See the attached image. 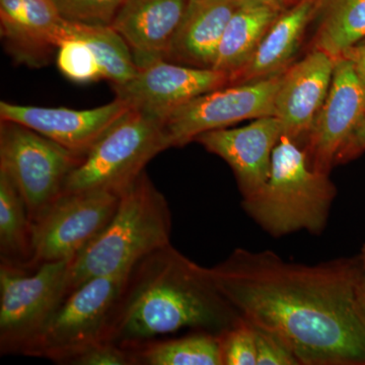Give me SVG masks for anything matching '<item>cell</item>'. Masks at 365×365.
Returning <instances> with one entry per match:
<instances>
[{
	"label": "cell",
	"instance_id": "6da1fadb",
	"mask_svg": "<svg viewBox=\"0 0 365 365\" xmlns=\"http://www.w3.org/2000/svg\"><path fill=\"white\" fill-rule=\"evenodd\" d=\"M210 269L240 316L284 341L302 365H365L359 257L317 265L235 249Z\"/></svg>",
	"mask_w": 365,
	"mask_h": 365
},
{
	"label": "cell",
	"instance_id": "7a4b0ae2",
	"mask_svg": "<svg viewBox=\"0 0 365 365\" xmlns=\"http://www.w3.org/2000/svg\"><path fill=\"white\" fill-rule=\"evenodd\" d=\"M241 318L210 269L168 244L129 271L108 341L128 347L182 329L220 335Z\"/></svg>",
	"mask_w": 365,
	"mask_h": 365
},
{
	"label": "cell",
	"instance_id": "3957f363",
	"mask_svg": "<svg viewBox=\"0 0 365 365\" xmlns=\"http://www.w3.org/2000/svg\"><path fill=\"white\" fill-rule=\"evenodd\" d=\"M170 230L169 203L144 170L121 192L116 212L104 230L71 259L66 295L91 278L128 271L170 244Z\"/></svg>",
	"mask_w": 365,
	"mask_h": 365
},
{
	"label": "cell",
	"instance_id": "277c9868",
	"mask_svg": "<svg viewBox=\"0 0 365 365\" xmlns=\"http://www.w3.org/2000/svg\"><path fill=\"white\" fill-rule=\"evenodd\" d=\"M337 189L330 175L309 167L304 148L281 136L273 151L267 182L254 195L242 199L247 215L272 237L325 230Z\"/></svg>",
	"mask_w": 365,
	"mask_h": 365
},
{
	"label": "cell",
	"instance_id": "5b68a950",
	"mask_svg": "<svg viewBox=\"0 0 365 365\" xmlns=\"http://www.w3.org/2000/svg\"><path fill=\"white\" fill-rule=\"evenodd\" d=\"M169 150L163 119L129 109L86 153L67 178L62 194L121 193L155 155Z\"/></svg>",
	"mask_w": 365,
	"mask_h": 365
},
{
	"label": "cell",
	"instance_id": "8992f818",
	"mask_svg": "<svg viewBox=\"0 0 365 365\" xmlns=\"http://www.w3.org/2000/svg\"><path fill=\"white\" fill-rule=\"evenodd\" d=\"M71 260L26 269L0 264V353L28 356L66 295Z\"/></svg>",
	"mask_w": 365,
	"mask_h": 365
},
{
	"label": "cell",
	"instance_id": "52a82bcc",
	"mask_svg": "<svg viewBox=\"0 0 365 365\" xmlns=\"http://www.w3.org/2000/svg\"><path fill=\"white\" fill-rule=\"evenodd\" d=\"M129 271L91 278L71 290L28 356L68 365L88 348L109 342L110 328Z\"/></svg>",
	"mask_w": 365,
	"mask_h": 365
},
{
	"label": "cell",
	"instance_id": "ba28073f",
	"mask_svg": "<svg viewBox=\"0 0 365 365\" xmlns=\"http://www.w3.org/2000/svg\"><path fill=\"white\" fill-rule=\"evenodd\" d=\"M83 157L16 122L0 123V170L16 185L33 225L63 192Z\"/></svg>",
	"mask_w": 365,
	"mask_h": 365
},
{
	"label": "cell",
	"instance_id": "9c48e42d",
	"mask_svg": "<svg viewBox=\"0 0 365 365\" xmlns=\"http://www.w3.org/2000/svg\"><path fill=\"white\" fill-rule=\"evenodd\" d=\"M283 72L216 88L173 110L163 119L169 148H182L205 132L228 128L246 120L274 116Z\"/></svg>",
	"mask_w": 365,
	"mask_h": 365
},
{
	"label": "cell",
	"instance_id": "30bf717a",
	"mask_svg": "<svg viewBox=\"0 0 365 365\" xmlns=\"http://www.w3.org/2000/svg\"><path fill=\"white\" fill-rule=\"evenodd\" d=\"M120 195L111 191L62 194L33 225L31 269L74 258L111 220Z\"/></svg>",
	"mask_w": 365,
	"mask_h": 365
},
{
	"label": "cell",
	"instance_id": "8fae6325",
	"mask_svg": "<svg viewBox=\"0 0 365 365\" xmlns=\"http://www.w3.org/2000/svg\"><path fill=\"white\" fill-rule=\"evenodd\" d=\"M228 85L232 78L225 72L158 60L113 90L130 109L163 119L192 98Z\"/></svg>",
	"mask_w": 365,
	"mask_h": 365
},
{
	"label": "cell",
	"instance_id": "7c38bea8",
	"mask_svg": "<svg viewBox=\"0 0 365 365\" xmlns=\"http://www.w3.org/2000/svg\"><path fill=\"white\" fill-rule=\"evenodd\" d=\"M365 116V86L346 57L336 59L332 83L304 141L312 169L330 175L341 148Z\"/></svg>",
	"mask_w": 365,
	"mask_h": 365
},
{
	"label": "cell",
	"instance_id": "4fadbf2b",
	"mask_svg": "<svg viewBox=\"0 0 365 365\" xmlns=\"http://www.w3.org/2000/svg\"><path fill=\"white\" fill-rule=\"evenodd\" d=\"M282 136L275 116L259 118L245 126L205 132L195 139L209 153L222 158L237 179L242 199L267 182L274 148Z\"/></svg>",
	"mask_w": 365,
	"mask_h": 365
},
{
	"label": "cell",
	"instance_id": "5bb4252c",
	"mask_svg": "<svg viewBox=\"0 0 365 365\" xmlns=\"http://www.w3.org/2000/svg\"><path fill=\"white\" fill-rule=\"evenodd\" d=\"M130 108L120 98L90 110L37 107L0 102V119L33 129L85 157L110 126Z\"/></svg>",
	"mask_w": 365,
	"mask_h": 365
},
{
	"label": "cell",
	"instance_id": "9a60e30c",
	"mask_svg": "<svg viewBox=\"0 0 365 365\" xmlns=\"http://www.w3.org/2000/svg\"><path fill=\"white\" fill-rule=\"evenodd\" d=\"M336 59L313 49L283 72L274 106L282 135L304 146L332 83Z\"/></svg>",
	"mask_w": 365,
	"mask_h": 365
},
{
	"label": "cell",
	"instance_id": "2e32d148",
	"mask_svg": "<svg viewBox=\"0 0 365 365\" xmlns=\"http://www.w3.org/2000/svg\"><path fill=\"white\" fill-rule=\"evenodd\" d=\"M66 26L52 0H0L2 40L20 63L45 66L66 39Z\"/></svg>",
	"mask_w": 365,
	"mask_h": 365
},
{
	"label": "cell",
	"instance_id": "e0dca14e",
	"mask_svg": "<svg viewBox=\"0 0 365 365\" xmlns=\"http://www.w3.org/2000/svg\"><path fill=\"white\" fill-rule=\"evenodd\" d=\"M188 0H125L112 26L130 48L137 66L167 60Z\"/></svg>",
	"mask_w": 365,
	"mask_h": 365
},
{
	"label": "cell",
	"instance_id": "ac0fdd59",
	"mask_svg": "<svg viewBox=\"0 0 365 365\" xmlns=\"http://www.w3.org/2000/svg\"><path fill=\"white\" fill-rule=\"evenodd\" d=\"M239 4L235 0H188L168 61L212 68L223 33Z\"/></svg>",
	"mask_w": 365,
	"mask_h": 365
},
{
	"label": "cell",
	"instance_id": "d6986e66",
	"mask_svg": "<svg viewBox=\"0 0 365 365\" xmlns=\"http://www.w3.org/2000/svg\"><path fill=\"white\" fill-rule=\"evenodd\" d=\"M318 0H297L285 7L264 36L247 66L232 83H249L282 73L299 50L307 26L314 21Z\"/></svg>",
	"mask_w": 365,
	"mask_h": 365
},
{
	"label": "cell",
	"instance_id": "ffe728a7",
	"mask_svg": "<svg viewBox=\"0 0 365 365\" xmlns=\"http://www.w3.org/2000/svg\"><path fill=\"white\" fill-rule=\"evenodd\" d=\"M285 7L269 2L240 4L223 33L212 68L227 73L232 83Z\"/></svg>",
	"mask_w": 365,
	"mask_h": 365
},
{
	"label": "cell",
	"instance_id": "44dd1931",
	"mask_svg": "<svg viewBox=\"0 0 365 365\" xmlns=\"http://www.w3.org/2000/svg\"><path fill=\"white\" fill-rule=\"evenodd\" d=\"M314 49L334 59L365 40V0H318Z\"/></svg>",
	"mask_w": 365,
	"mask_h": 365
},
{
	"label": "cell",
	"instance_id": "7402d4cb",
	"mask_svg": "<svg viewBox=\"0 0 365 365\" xmlns=\"http://www.w3.org/2000/svg\"><path fill=\"white\" fill-rule=\"evenodd\" d=\"M0 258L2 264L31 269L34 225L16 185L0 170Z\"/></svg>",
	"mask_w": 365,
	"mask_h": 365
},
{
	"label": "cell",
	"instance_id": "603a6c76",
	"mask_svg": "<svg viewBox=\"0 0 365 365\" xmlns=\"http://www.w3.org/2000/svg\"><path fill=\"white\" fill-rule=\"evenodd\" d=\"M134 365H222L220 338L215 334L193 332L170 339H153L125 347Z\"/></svg>",
	"mask_w": 365,
	"mask_h": 365
},
{
	"label": "cell",
	"instance_id": "cb8c5ba5",
	"mask_svg": "<svg viewBox=\"0 0 365 365\" xmlns=\"http://www.w3.org/2000/svg\"><path fill=\"white\" fill-rule=\"evenodd\" d=\"M66 38L83 40L88 45L102 71L112 86L128 83L138 72L130 48L112 26L83 25L66 21Z\"/></svg>",
	"mask_w": 365,
	"mask_h": 365
},
{
	"label": "cell",
	"instance_id": "d4e9b609",
	"mask_svg": "<svg viewBox=\"0 0 365 365\" xmlns=\"http://www.w3.org/2000/svg\"><path fill=\"white\" fill-rule=\"evenodd\" d=\"M56 63L64 76L74 83H86L103 78L95 54L78 38L68 37L57 48Z\"/></svg>",
	"mask_w": 365,
	"mask_h": 365
},
{
	"label": "cell",
	"instance_id": "484cf974",
	"mask_svg": "<svg viewBox=\"0 0 365 365\" xmlns=\"http://www.w3.org/2000/svg\"><path fill=\"white\" fill-rule=\"evenodd\" d=\"M64 21L83 25L112 26L125 0H52Z\"/></svg>",
	"mask_w": 365,
	"mask_h": 365
},
{
	"label": "cell",
	"instance_id": "4316f807",
	"mask_svg": "<svg viewBox=\"0 0 365 365\" xmlns=\"http://www.w3.org/2000/svg\"><path fill=\"white\" fill-rule=\"evenodd\" d=\"M222 365H257L254 327L241 318L218 335Z\"/></svg>",
	"mask_w": 365,
	"mask_h": 365
},
{
	"label": "cell",
	"instance_id": "83f0119b",
	"mask_svg": "<svg viewBox=\"0 0 365 365\" xmlns=\"http://www.w3.org/2000/svg\"><path fill=\"white\" fill-rule=\"evenodd\" d=\"M253 327L257 365H300L292 350L276 334L257 326Z\"/></svg>",
	"mask_w": 365,
	"mask_h": 365
},
{
	"label": "cell",
	"instance_id": "f1b7e54d",
	"mask_svg": "<svg viewBox=\"0 0 365 365\" xmlns=\"http://www.w3.org/2000/svg\"><path fill=\"white\" fill-rule=\"evenodd\" d=\"M68 365H134L128 349L113 342H103L81 353Z\"/></svg>",
	"mask_w": 365,
	"mask_h": 365
},
{
	"label": "cell",
	"instance_id": "f546056e",
	"mask_svg": "<svg viewBox=\"0 0 365 365\" xmlns=\"http://www.w3.org/2000/svg\"><path fill=\"white\" fill-rule=\"evenodd\" d=\"M365 153V116L357 128L341 148L335 160L336 165H345L356 160Z\"/></svg>",
	"mask_w": 365,
	"mask_h": 365
},
{
	"label": "cell",
	"instance_id": "4dcf8cb0",
	"mask_svg": "<svg viewBox=\"0 0 365 365\" xmlns=\"http://www.w3.org/2000/svg\"><path fill=\"white\" fill-rule=\"evenodd\" d=\"M342 57H346L351 62L357 78L365 86V41L353 46Z\"/></svg>",
	"mask_w": 365,
	"mask_h": 365
},
{
	"label": "cell",
	"instance_id": "1f68e13d",
	"mask_svg": "<svg viewBox=\"0 0 365 365\" xmlns=\"http://www.w3.org/2000/svg\"><path fill=\"white\" fill-rule=\"evenodd\" d=\"M239 4H245V2H269V4H279V6H287L288 0H235Z\"/></svg>",
	"mask_w": 365,
	"mask_h": 365
},
{
	"label": "cell",
	"instance_id": "d6a6232c",
	"mask_svg": "<svg viewBox=\"0 0 365 365\" xmlns=\"http://www.w3.org/2000/svg\"><path fill=\"white\" fill-rule=\"evenodd\" d=\"M360 263H361L362 270H364V277H365V244L364 246L362 247L361 254L359 255Z\"/></svg>",
	"mask_w": 365,
	"mask_h": 365
},
{
	"label": "cell",
	"instance_id": "836d02e7",
	"mask_svg": "<svg viewBox=\"0 0 365 365\" xmlns=\"http://www.w3.org/2000/svg\"><path fill=\"white\" fill-rule=\"evenodd\" d=\"M360 297H361L362 306H364V312H365V277L364 282H362L361 285V292H360Z\"/></svg>",
	"mask_w": 365,
	"mask_h": 365
},
{
	"label": "cell",
	"instance_id": "e575fe53",
	"mask_svg": "<svg viewBox=\"0 0 365 365\" xmlns=\"http://www.w3.org/2000/svg\"><path fill=\"white\" fill-rule=\"evenodd\" d=\"M297 1V0H288V4H292V2Z\"/></svg>",
	"mask_w": 365,
	"mask_h": 365
}]
</instances>
